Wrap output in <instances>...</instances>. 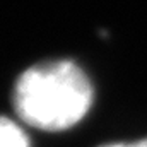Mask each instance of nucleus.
Listing matches in <instances>:
<instances>
[{
  "label": "nucleus",
  "instance_id": "nucleus-1",
  "mask_svg": "<svg viewBox=\"0 0 147 147\" xmlns=\"http://www.w3.org/2000/svg\"><path fill=\"white\" fill-rule=\"evenodd\" d=\"M12 103L24 123L60 132L84 118L92 103V86L74 62H41L21 74Z\"/></svg>",
  "mask_w": 147,
  "mask_h": 147
},
{
  "label": "nucleus",
  "instance_id": "nucleus-2",
  "mask_svg": "<svg viewBox=\"0 0 147 147\" xmlns=\"http://www.w3.org/2000/svg\"><path fill=\"white\" fill-rule=\"evenodd\" d=\"M0 147H29L22 128L5 116H0Z\"/></svg>",
  "mask_w": 147,
  "mask_h": 147
},
{
  "label": "nucleus",
  "instance_id": "nucleus-3",
  "mask_svg": "<svg viewBox=\"0 0 147 147\" xmlns=\"http://www.w3.org/2000/svg\"><path fill=\"white\" fill-rule=\"evenodd\" d=\"M103 147H147V139L139 140V142H132V144H110V146Z\"/></svg>",
  "mask_w": 147,
  "mask_h": 147
}]
</instances>
